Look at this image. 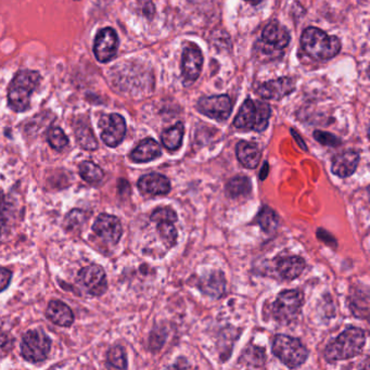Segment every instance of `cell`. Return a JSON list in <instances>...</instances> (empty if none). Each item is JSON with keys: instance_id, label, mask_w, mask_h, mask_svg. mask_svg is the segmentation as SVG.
Returning a JSON list of instances; mask_svg holds the SVG:
<instances>
[{"instance_id": "1", "label": "cell", "mask_w": 370, "mask_h": 370, "mask_svg": "<svg viewBox=\"0 0 370 370\" xmlns=\"http://www.w3.org/2000/svg\"><path fill=\"white\" fill-rule=\"evenodd\" d=\"M366 343V332L360 328L350 327L324 349V360L329 362L347 360L362 353Z\"/></svg>"}, {"instance_id": "2", "label": "cell", "mask_w": 370, "mask_h": 370, "mask_svg": "<svg viewBox=\"0 0 370 370\" xmlns=\"http://www.w3.org/2000/svg\"><path fill=\"white\" fill-rule=\"evenodd\" d=\"M302 49L314 60L324 61L339 54L341 41L316 28H307L301 36Z\"/></svg>"}, {"instance_id": "3", "label": "cell", "mask_w": 370, "mask_h": 370, "mask_svg": "<svg viewBox=\"0 0 370 370\" xmlns=\"http://www.w3.org/2000/svg\"><path fill=\"white\" fill-rule=\"evenodd\" d=\"M41 79V75L37 72H18L9 84V107L18 113L26 111L31 104L32 94L39 87Z\"/></svg>"}, {"instance_id": "4", "label": "cell", "mask_w": 370, "mask_h": 370, "mask_svg": "<svg viewBox=\"0 0 370 370\" xmlns=\"http://www.w3.org/2000/svg\"><path fill=\"white\" fill-rule=\"evenodd\" d=\"M271 107L266 102L246 99L233 119V126L238 130L264 132L269 126Z\"/></svg>"}, {"instance_id": "5", "label": "cell", "mask_w": 370, "mask_h": 370, "mask_svg": "<svg viewBox=\"0 0 370 370\" xmlns=\"http://www.w3.org/2000/svg\"><path fill=\"white\" fill-rule=\"evenodd\" d=\"M273 354L286 367L298 368L303 365L309 358V351L297 338L286 335L275 337L273 343Z\"/></svg>"}, {"instance_id": "6", "label": "cell", "mask_w": 370, "mask_h": 370, "mask_svg": "<svg viewBox=\"0 0 370 370\" xmlns=\"http://www.w3.org/2000/svg\"><path fill=\"white\" fill-rule=\"evenodd\" d=\"M303 302L304 295L299 290H284L278 294L271 307L273 316L280 324H291L301 313Z\"/></svg>"}, {"instance_id": "7", "label": "cell", "mask_w": 370, "mask_h": 370, "mask_svg": "<svg viewBox=\"0 0 370 370\" xmlns=\"http://www.w3.org/2000/svg\"><path fill=\"white\" fill-rule=\"evenodd\" d=\"M51 340L41 330H30L21 343V355L28 362H41L48 358Z\"/></svg>"}, {"instance_id": "8", "label": "cell", "mask_w": 370, "mask_h": 370, "mask_svg": "<svg viewBox=\"0 0 370 370\" xmlns=\"http://www.w3.org/2000/svg\"><path fill=\"white\" fill-rule=\"evenodd\" d=\"M150 220L153 223L157 224V231L160 233L165 246H168V249H172L173 246H176L178 233L175 223L177 222L178 217L175 211L170 206L157 208V210L153 211Z\"/></svg>"}, {"instance_id": "9", "label": "cell", "mask_w": 370, "mask_h": 370, "mask_svg": "<svg viewBox=\"0 0 370 370\" xmlns=\"http://www.w3.org/2000/svg\"><path fill=\"white\" fill-rule=\"evenodd\" d=\"M102 142L110 148H115L124 140L126 135V123L122 115L112 113L100 117Z\"/></svg>"}, {"instance_id": "10", "label": "cell", "mask_w": 370, "mask_h": 370, "mask_svg": "<svg viewBox=\"0 0 370 370\" xmlns=\"http://www.w3.org/2000/svg\"><path fill=\"white\" fill-rule=\"evenodd\" d=\"M79 284L84 286L89 294L94 297H100L107 291L108 282L106 271L99 265L92 264L89 266L83 267L79 271Z\"/></svg>"}, {"instance_id": "11", "label": "cell", "mask_w": 370, "mask_h": 370, "mask_svg": "<svg viewBox=\"0 0 370 370\" xmlns=\"http://www.w3.org/2000/svg\"><path fill=\"white\" fill-rule=\"evenodd\" d=\"M199 111L202 115L223 122L231 117L233 111L231 100L227 95H218V96L204 97L198 101Z\"/></svg>"}, {"instance_id": "12", "label": "cell", "mask_w": 370, "mask_h": 370, "mask_svg": "<svg viewBox=\"0 0 370 370\" xmlns=\"http://www.w3.org/2000/svg\"><path fill=\"white\" fill-rule=\"evenodd\" d=\"M119 39L117 32L111 28H102L97 34L94 43V54L100 64L111 61L117 55Z\"/></svg>"}, {"instance_id": "13", "label": "cell", "mask_w": 370, "mask_h": 370, "mask_svg": "<svg viewBox=\"0 0 370 370\" xmlns=\"http://www.w3.org/2000/svg\"><path fill=\"white\" fill-rule=\"evenodd\" d=\"M92 231L97 236L110 244H117L123 235L121 221L115 215L102 213L97 217L92 225Z\"/></svg>"}, {"instance_id": "14", "label": "cell", "mask_w": 370, "mask_h": 370, "mask_svg": "<svg viewBox=\"0 0 370 370\" xmlns=\"http://www.w3.org/2000/svg\"><path fill=\"white\" fill-rule=\"evenodd\" d=\"M203 66V55L195 45L185 47L182 56V73L185 83H193L200 77Z\"/></svg>"}, {"instance_id": "15", "label": "cell", "mask_w": 370, "mask_h": 370, "mask_svg": "<svg viewBox=\"0 0 370 370\" xmlns=\"http://www.w3.org/2000/svg\"><path fill=\"white\" fill-rule=\"evenodd\" d=\"M262 43L264 47L275 51L284 50L290 43V34L284 26L273 21L267 24L262 33Z\"/></svg>"}, {"instance_id": "16", "label": "cell", "mask_w": 370, "mask_h": 370, "mask_svg": "<svg viewBox=\"0 0 370 370\" xmlns=\"http://www.w3.org/2000/svg\"><path fill=\"white\" fill-rule=\"evenodd\" d=\"M295 85L290 77H280L274 81L264 83L256 90V94L263 99L280 100L294 92Z\"/></svg>"}, {"instance_id": "17", "label": "cell", "mask_w": 370, "mask_h": 370, "mask_svg": "<svg viewBox=\"0 0 370 370\" xmlns=\"http://www.w3.org/2000/svg\"><path fill=\"white\" fill-rule=\"evenodd\" d=\"M138 189L144 195H168L171 191V182L166 176L157 173H150L142 176L138 180Z\"/></svg>"}, {"instance_id": "18", "label": "cell", "mask_w": 370, "mask_h": 370, "mask_svg": "<svg viewBox=\"0 0 370 370\" xmlns=\"http://www.w3.org/2000/svg\"><path fill=\"white\" fill-rule=\"evenodd\" d=\"M358 163L360 153L353 149L345 150L332 157L331 171L338 177H350L358 168Z\"/></svg>"}, {"instance_id": "19", "label": "cell", "mask_w": 370, "mask_h": 370, "mask_svg": "<svg viewBox=\"0 0 370 370\" xmlns=\"http://www.w3.org/2000/svg\"><path fill=\"white\" fill-rule=\"evenodd\" d=\"M198 286L199 289L208 297L220 299L225 293V275L220 271H210L201 277Z\"/></svg>"}, {"instance_id": "20", "label": "cell", "mask_w": 370, "mask_h": 370, "mask_svg": "<svg viewBox=\"0 0 370 370\" xmlns=\"http://www.w3.org/2000/svg\"><path fill=\"white\" fill-rule=\"evenodd\" d=\"M306 263L300 256H284L276 261V271L284 280H293L304 271Z\"/></svg>"}, {"instance_id": "21", "label": "cell", "mask_w": 370, "mask_h": 370, "mask_svg": "<svg viewBox=\"0 0 370 370\" xmlns=\"http://www.w3.org/2000/svg\"><path fill=\"white\" fill-rule=\"evenodd\" d=\"M46 316L51 322L60 327H70L74 322V314L64 302L52 300L48 304Z\"/></svg>"}, {"instance_id": "22", "label": "cell", "mask_w": 370, "mask_h": 370, "mask_svg": "<svg viewBox=\"0 0 370 370\" xmlns=\"http://www.w3.org/2000/svg\"><path fill=\"white\" fill-rule=\"evenodd\" d=\"M236 155L241 165L249 170L257 168L261 161V151L254 142H249L246 140L239 142L236 147Z\"/></svg>"}, {"instance_id": "23", "label": "cell", "mask_w": 370, "mask_h": 370, "mask_svg": "<svg viewBox=\"0 0 370 370\" xmlns=\"http://www.w3.org/2000/svg\"><path fill=\"white\" fill-rule=\"evenodd\" d=\"M162 155L160 145L153 138H147L130 153V159L136 163H147Z\"/></svg>"}, {"instance_id": "24", "label": "cell", "mask_w": 370, "mask_h": 370, "mask_svg": "<svg viewBox=\"0 0 370 370\" xmlns=\"http://www.w3.org/2000/svg\"><path fill=\"white\" fill-rule=\"evenodd\" d=\"M349 303L355 316L362 320H367L369 314V294L367 289L365 291H362L360 288L353 289L349 298Z\"/></svg>"}, {"instance_id": "25", "label": "cell", "mask_w": 370, "mask_h": 370, "mask_svg": "<svg viewBox=\"0 0 370 370\" xmlns=\"http://www.w3.org/2000/svg\"><path fill=\"white\" fill-rule=\"evenodd\" d=\"M75 137H77V144L83 149L89 150V151L98 149V142L95 137L89 121L87 122V121L79 119L75 125Z\"/></svg>"}, {"instance_id": "26", "label": "cell", "mask_w": 370, "mask_h": 370, "mask_svg": "<svg viewBox=\"0 0 370 370\" xmlns=\"http://www.w3.org/2000/svg\"><path fill=\"white\" fill-rule=\"evenodd\" d=\"M184 133H185V127L182 122H178L174 126L165 130L161 135L163 147L170 151H176L179 149L183 144Z\"/></svg>"}, {"instance_id": "27", "label": "cell", "mask_w": 370, "mask_h": 370, "mask_svg": "<svg viewBox=\"0 0 370 370\" xmlns=\"http://www.w3.org/2000/svg\"><path fill=\"white\" fill-rule=\"evenodd\" d=\"M239 362L249 368H262L266 362V355L261 347L250 345L241 355Z\"/></svg>"}, {"instance_id": "28", "label": "cell", "mask_w": 370, "mask_h": 370, "mask_svg": "<svg viewBox=\"0 0 370 370\" xmlns=\"http://www.w3.org/2000/svg\"><path fill=\"white\" fill-rule=\"evenodd\" d=\"M251 180L244 175L235 176L226 185V193L231 198L246 197V195L251 193Z\"/></svg>"}, {"instance_id": "29", "label": "cell", "mask_w": 370, "mask_h": 370, "mask_svg": "<svg viewBox=\"0 0 370 370\" xmlns=\"http://www.w3.org/2000/svg\"><path fill=\"white\" fill-rule=\"evenodd\" d=\"M256 221L259 224L260 227L263 229L265 233H274L279 225V217L273 208L269 206H264L262 210L260 211L256 217Z\"/></svg>"}, {"instance_id": "30", "label": "cell", "mask_w": 370, "mask_h": 370, "mask_svg": "<svg viewBox=\"0 0 370 370\" xmlns=\"http://www.w3.org/2000/svg\"><path fill=\"white\" fill-rule=\"evenodd\" d=\"M79 176L88 184H98L104 178V173L99 165L92 161H84L79 166Z\"/></svg>"}, {"instance_id": "31", "label": "cell", "mask_w": 370, "mask_h": 370, "mask_svg": "<svg viewBox=\"0 0 370 370\" xmlns=\"http://www.w3.org/2000/svg\"><path fill=\"white\" fill-rule=\"evenodd\" d=\"M108 365L117 369H126V353L121 345H117L110 349L107 355Z\"/></svg>"}, {"instance_id": "32", "label": "cell", "mask_w": 370, "mask_h": 370, "mask_svg": "<svg viewBox=\"0 0 370 370\" xmlns=\"http://www.w3.org/2000/svg\"><path fill=\"white\" fill-rule=\"evenodd\" d=\"M47 140L49 145L56 151H62L66 146L69 145V138L66 136V133L59 128V127H51L47 134Z\"/></svg>"}, {"instance_id": "33", "label": "cell", "mask_w": 370, "mask_h": 370, "mask_svg": "<svg viewBox=\"0 0 370 370\" xmlns=\"http://www.w3.org/2000/svg\"><path fill=\"white\" fill-rule=\"evenodd\" d=\"M87 220L86 212L83 210H79V208H74L69 214L66 215V221H64V225H66V229L69 231H73V229H77L81 226L84 225L85 222Z\"/></svg>"}, {"instance_id": "34", "label": "cell", "mask_w": 370, "mask_h": 370, "mask_svg": "<svg viewBox=\"0 0 370 370\" xmlns=\"http://www.w3.org/2000/svg\"><path fill=\"white\" fill-rule=\"evenodd\" d=\"M314 138L317 142H320L322 146H328V147H338L341 145V140L335 137V135L330 133L322 132V130H316L314 133Z\"/></svg>"}, {"instance_id": "35", "label": "cell", "mask_w": 370, "mask_h": 370, "mask_svg": "<svg viewBox=\"0 0 370 370\" xmlns=\"http://www.w3.org/2000/svg\"><path fill=\"white\" fill-rule=\"evenodd\" d=\"M11 278H12V273L8 269L0 266V292L8 288Z\"/></svg>"}, {"instance_id": "36", "label": "cell", "mask_w": 370, "mask_h": 370, "mask_svg": "<svg viewBox=\"0 0 370 370\" xmlns=\"http://www.w3.org/2000/svg\"><path fill=\"white\" fill-rule=\"evenodd\" d=\"M6 224V203L3 195H0V231Z\"/></svg>"}, {"instance_id": "37", "label": "cell", "mask_w": 370, "mask_h": 370, "mask_svg": "<svg viewBox=\"0 0 370 370\" xmlns=\"http://www.w3.org/2000/svg\"><path fill=\"white\" fill-rule=\"evenodd\" d=\"M291 133L294 135V138H295V139L298 140V142H299V145L301 146L302 148H303V150H305V151H306V146H305L304 142L302 140V138L301 139H300L299 135H298L297 133H295V130H291Z\"/></svg>"}, {"instance_id": "38", "label": "cell", "mask_w": 370, "mask_h": 370, "mask_svg": "<svg viewBox=\"0 0 370 370\" xmlns=\"http://www.w3.org/2000/svg\"><path fill=\"white\" fill-rule=\"evenodd\" d=\"M267 174H269V164H267V163H265L263 166V170H262L261 175H260V178H261V180H265Z\"/></svg>"}, {"instance_id": "39", "label": "cell", "mask_w": 370, "mask_h": 370, "mask_svg": "<svg viewBox=\"0 0 370 370\" xmlns=\"http://www.w3.org/2000/svg\"><path fill=\"white\" fill-rule=\"evenodd\" d=\"M246 1H248V3H251V5H259V3H261L263 0H246Z\"/></svg>"}]
</instances>
